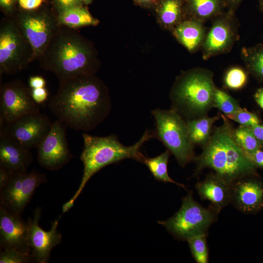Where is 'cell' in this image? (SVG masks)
Returning <instances> with one entry per match:
<instances>
[{"mask_svg":"<svg viewBox=\"0 0 263 263\" xmlns=\"http://www.w3.org/2000/svg\"><path fill=\"white\" fill-rule=\"evenodd\" d=\"M48 107L67 127L86 132L95 128L107 117L112 103L103 83L90 75L59 80Z\"/></svg>","mask_w":263,"mask_h":263,"instance_id":"6da1fadb","label":"cell"},{"mask_svg":"<svg viewBox=\"0 0 263 263\" xmlns=\"http://www.w3.org/2000/svg\"><path fill=\"white\" fill-rule=\"evenodd\" d=\"M94 52L75 29L61 26L38 58L44 70L59 80L93 75Z\"/></svg>","mask_w":263,"mask_h":263,"instance_id":"7a4b0ae2","label":"cell"},{"mask_svg":"<svg viewBox=\"0 0 263 263\" xmlns=\"http://www.w3.org/2000/svg\"><path fill=\"white\" fill-rule=\"evenodd\" d=\"M82 135L84 146L80 160L83 164V173L75 193L62 206V213L73 207L87 183L101 169L128 158L144 163L147 157L141 152L140 149L146 142L155 137L154 132L147 131L135 144L125 146L115 135L99 137L83 132Z\"/></svg>","mask_w":263,"mask_h":263,"instance_id":"3957f363","label":"cell"},{"mask_svg":"<svg viewBox=\"0 0 263 263\" xmlns=\"http://www.w3.org/2000/svg\"><path fill=\"white\" fill-rule=\"evenodd\" d=\"M223 124L213 129L203 151L197 158L199 168L213 169L230 184L254 171L255 165L245 154L234 135V129L225 116Z\"/></svg>","mask_w":263,"mask_h":263,"instance_id":"277c9868","label":"cell"},{"mask_svg":"<svg viewBox=\"0 0 263 263\" xmlns=\"http://www.w3.org/2000/svg\"><path fill=\"white\" fill-rule=\"evenodd\" d=\"M213 74L204 68L192 70L177 81L171 94L172 108L188 120L207 115L213 108Z\"/></svg>","mask_w":263,"mask_h":263,"instance_id":"5b68a950","label":"cell"},{"mask_svg":"<svg viewBox=\"0 0 263 263\" xmlns=\"http://www.w3.org/2000/svg\"><path fill=\"white\" fill-rule=\"evenodd\" d=\"M151 113L155 121V138L160 140L182 167L190 162L194 156L192 143L186 122L173 109H156Z\"/></svg>","mask_w":263,"mask_h":263,"instance_id":"8992f818","label":"cell"},{"mask_svg":"<svg viewBox=\"0 0 263 263\" xmlns=\"http://www.w3.org/2000/svg\"><path fill=\"white\" fill-rule=\"evenodd\" d=\"M35 60L32 48L13 18L0 21V74L13 75Z\"/></svg>","mask_w":263,"mask_h":263,"instance_id":"52a82bcc","label":"cell"},{"mask_svg":"<svg viewBox=\"0 0 263 263\" xmlns=\"http://www.w3.org/2000/svg\"><path fill=\"white\" fill-rule=\"evenodd\" d=\"M13 19L31 45L35 59L39 57L62 26L57 14L41 6L32 10L21 9Z\"/></svg>","mask_w":263,"mask_h":263,"instance_id":"ba28073f","label":"cell"},{"mask_svg":"<svg viewBox=\"0 0 263 263\" xmlns=\"http://www.w3.org/2000/svg\"><path fill=\"white\" fill-rule=\"evenodd\" d=\"M213 218L212 213L194 201L189 193L183 198L178 212L169 219L158 223L175 237L187 240L195 235L205 233Z\"/></svg>","mask_w":263,"mask_h":263,"instance_id":"9c48e42d","label":"cell"},{"mask_svg":"<svg viewBox=\"0 0 263 263\" xmlns=\"http://www.w3.org/2000/svg\"><path fill=\"white\" fill-rule=\"evenodd\" d=\"M46 182L45 175L36 171L12 173L7 182L0 188V207L20 215L36 189Z\"/></svg>","mask_w":263,"mask_h":263,"instance_id":"30bf717a","label":"cell"},{"mask_svg":"<svg viewBox=\"0 0 263 263\" xmlns=\"http://www.w3.org/2000/svg\"><path fill=\"white\" fill-rule=\"evenodd\" d=\"M39 113L31 89L19 79L2 84L0 89V126L27 114Z\"/></svg>","mask_w":263,"mask_h":263,"instance_id":"8fae6325","label":"cell"},{"mask_svg":"<svg viewBox=\"0 0 263 263\" xmlns=\"http://www.w3.org/2000/svg\"><path fill=\"white\" fill-rule=\"evenodd\" d=\"M52 123L47 115L40 112L29 114L0 126V134L30 150L38 147L49 132Z\"/></svg>","mask_w":263,"mask_h":263,"instance_id":"7c38bea8","label":"cell"},{"mask_svg":"<svg viewBox=\"0 0 263 263\" xmlns=\"http://www.w3.org/2000/svg\"><path fill=\"white\" fill-rule=\"evenodd\" d=\"M67 126L56 119L38 147L37 158L39 165L54 171L62 168L72 158L66 135Z\"/></svg>","mask_w":263,"mask_h":263,"instance_id":"4fadbf2b","label":"cell"},{"mask_svg":"<svg viewBox=\"0 0 263 263\" xmlns=\"http://www.w3.org/2000/svg\"><path fill=\"white\" fill-rule=\"evenodd\" d=\"M234 18V10L228 9L214 18L201 46L203 59L227 53L232 48L238 38Z\"/></svg>","mask_w":263,"mask_h":263,"instance_id":"5bb4252c","label":"cell"},{"mask_svg":"<svg viewBox=\"0 0 263 263\" xmlns=\"http://www.w3.org/2000/svg\"><path fill=\"white\" fill-rule=\"evenodd\" d=\"M41 215V209L37 207L32 218L28 219V244L32 261L46 263L49 261L52 250L62 240V235L57 230L61 216L51 223L49 231H45L38 224Z\"/></svg>","mask_w":263,"mask_h":263,"instance_id":"9a60e30c","label":"cell"},{"mask_svg":"<svg viewBox=\"0 0 263 263\" xmlns=\"http://www.w3.org/2000/svg\"><path fill=\"white\" fill-rule=\"evenodd\" d=\"M28 227V222L24 221L20 215L0 207V250L15 249L30 254Z\"/></svg>","mask_w":263,"mask_h":263,"instance_id":"2e32d148","label":"cell"},{"mask_svg":"<svg viewBox=\"0 0 263 263\" xmlns=\"http://www.w3.org/2000/svg\"><path fill=\"white\" fill-rule=\"evenodd\" d=\"M32 161L33 156L29 150L0 134V168L12 173L24 172Z\"/></svg>","mask_w":263,"mask_h":263,"instance_id":"e0dca14e","label":"cell"},{"mask_svg":"<svg viewBox=\"0 0 263 263\" xmlns=\"http://www.w3.org/2000/svg\"><path fill=\"white\" fill-rule=\"evenodd\" d=\"M229 184L217 175H211L196 186L199 195L209 201L216 207L221 208L229 197Z\"/></svg>","mask_w":263,"mask_h":263,"instance_id":"ac0fdd59","label":"cell"},{"mask_svg":"<svg viewBox=\"0 0 263 263\" xmlns=\"http://www.w3.org/2000/svg\"><path fill=\"white\" fill-rule=\"evenodd\" d=\"M234 194L238 206L245 211L263 207V187L256 182H239L235 187Z\"/></svg>","mask_w":263,"mask_h":263,"instance_id":"d6986e66","label":"cell"},{"mask_svg":"<svg viewBox=\"0 0 263 263\" xmlns=\"http://www.w3.org/2000/svg\"><path fill=\"white\" fill-rule=\"evenodd\" d=\"M174 34L190 52L202 46L206 35L202 22L194 19L180 23L175 29Z\"/></svg>","mask_w":263,"mask_h":263,"instance_id":"ffe728a7","label":"cell"},{"mask_svg":"<svg viewBox=\"0 0 263 263\" xmlns=\"http://www.w3.org/2000/svg\"><path fill=\"white\" fill-rule=\"evenodd\" d=\"M185 7L194 19L201 22L222 14L226 5L224 0H187Z\"/></svg>","mask_w":263,"mask_h":263,"instance_id":"44dd1931","label":"cell"},{"mask_svg":"<svg viewBox=\"0 0 263 263\" xmlns=\"http://www.w3.org/2000/svg\"><path fill=\"white\" fill-rule=\"evenodd\" d=\"M61 25L73 29L96 26L98 20L94 18L83 6L70 8L57 14Z\"/></svg>","mask_w":263,"mask_h":263,"instance_id":"7402d4cb","label":"cell"},{"mask_svg":"<svg viewBox=\"0 0 263 263\" xmlns=\"http://www.w3.org/2000/svg\"><path fill=\"white\" fill-rule=\"evenodd\" d=\"M219 114L205 115L187 120L190 139L194 145H204L209 138L214 123L222 116Z\"/></svg>","mask_w":263,"mask_h":263,"instance_id":"603a6c76","label":"cell"},{"mask_svg":"<svg viewBox=\"0 0 263 263\" xmlns=\"http://www.w3.org/2000/svg\"><path fill=\"white\" fill-rule=\"evenodd\" d=\"M241 56L249 72L263 81V44L243 47Z\"/></svg>","mask_w":263,"mask_h":263,"instance_id":"cb8c5ba5","label":"cell"},{"mask_svg":"<svg viewBox=\"0 0 263 263\" xmlns=\"http://www.w3.org/2000/svg\"><path fill=\"white\" fill-rule=\"evenodd\" d=\"M169 155L170 151L168 150L155 157H147L144 164L148 167L155 179L163 182L175 184L184 188L183 185L174 181L169 175L168 163Z\"/></svg>","mask_w":263,"mask_h":263,"instance_id":"d4e9b609","label":"cell"},{"mask_svg":"<svg viewBox=\"0 0 263 263\" xmlns=\"http://www.w3.org/2000/svg\"><path fill=\"white\" fill-rule=\"evenodd\" d=\"M184 0H160V18L167 25H172L178 21L185 8Z\"/></svg>","mask_w":263,"mask_h":263,"instance_id":"484cf974","label":"cell"},{"mask_svg":"<svg viewBox=\"0 0 263 263\" xmlns=\"http://www.w3.org/2000/svg\"><path fill=\"white\" fill-rule=\"evenodd\" d=\"M213 105V107L219 109L225 116L242 109L236 99L225 91L216 87L214 92Z\"/></svg>","mask_w":263,"mask_h":263,"instance_id":"4316f807","label":"cell"},{"mask_svg":"<svg viewBox=\"0 0 263 263\" xmlns=\"http://www.w3.org/2000/svg\"><path fill=\"white\" fill-rule=\"evenodd\" d=\"M234 132L245 154H251L259 149L261 145L248 127L240 125L234 129Z\"/></svg>","mask_w":263,"mask_h":263,"instance_id":"83f0119b","label":"cell"},{"mask_svg":"<svg viewBox=\"0 0 263 263\" xmlns=\"http://www.w3.org/2000/svg\"><path fill=\"white\" fill-rule=\"evenodd\" d=\"M192 255L198 263H207L208 251L205 233L195 235L187 240Z\"/></svg>","mask_w":263,"mask_h":263,"instance_id":"f1b7e54d","label":"cell"},{"mask_svg":"<svg viewBox=\"0 0 263 263\" xmlns=\"http://www.w3.org/2000/svg\"><path fill=\"white\" fill-rule=\"evenodd\" d=\"M247 75L245 71L239 67H233L226 72L224 83L226 87L232 90H239L246 84Z\"/></svg>","mask_w":263,"mask_h":263,"instance_id":"f546056e","label":"cell"},{"mask_svg":"<svg viewBox=\"0 0 263 263\" xmlns=\"http://www.w3.org/2000/svg\"><path fill=\"white\" fill-rule=\"evenodd\" d=\"M32 261L30 254L15 249L0 250V263H27Z\"/></svg>","mask_w":263,"mask_h":263,"instance_id":"4dcf8cb0","label":"cell"},{"mask_svg":"<svg viewBox=\"0 0 263 263\" xmlns=\"http://www.w3.org/2000/svg\"><path fill=\"white\" fill-rule=\"evenodd\" d=\"M228 119L232 120L242 126L252 127L260 123V120L256 114L248 111L245 109L240 110L225 116Z\"/></svg>","mask_w":263,"mask_h":263,"instance_id":"1f68e13d","label":"cell"},{"mask_svg":"<svg viewBox=\"0 0 263 263\" xmlns=\"http://www.w3.org/2000/svg\"><path fill=\"white\" fill-rule=\"evenodd\" d=\"M53 6L58 14L72 8L82 6L84 3L81 0H53Z\"/></svg>","mask_w":263,"mask_h":263,"instance_id":"d6a6232c","label":"cell"},{"mask_svg":"<svg viewBox=\"0 0 263 263\" xmlns=\"http://www.w3.org/2000/svg\"><path fill=\"white\" fill-rule=\"evenodd\" d=\"M18 0H0V6L1 11L6 17L13 18L18 11L16 4Z\"/></svg>","mask_w":263,"mask_h":263,"instance_id":"836d02e7","label":"cell"},{"mask_svg":"<svg viewBox=\"0 0 263 263\" xmlns=\"http://www.w3.org/2000/svg\"><path fill=\"white\" fill-rule=\"evenodd\" d=\"M31 94L34 101L38 104L45 102L48 95V92L45 87L31 89Z\"/></svg>","mask_w":263,"mask_h":263,"instance_id":"e575fe53","label":"cell"},{"mask_svg":"<svg viewBox=\"0 0 263 263\" xmlns=\"http://www.w3.org/2000/svg\"><path fill=\"white\" fill-rule=\"evenodd\" d=\"M44 0H18V3L21 9L32 10L41 6Z\"/></svg>","mask_w":263,"mask_h":263,"instance_id":"d590c367","label":"cell"},{"mask_svg":"<svg viewBox=\"0 0 263 263\" xmlns=\"http://www.w3.org/2000/svg\"><path fill=\"white\" fill-rule=\"evenodd\" d=\"M29 86L32 89L45 87L46 81L41 76H30L29 79Z\"/></svg>","mask_w":263,"mask_h":263,"instance_id":"8d00e7d4","label":"cell"},{"mask_svg":"<svg viewBox=\"0 0 263 263\" xmlns=\"http://www.w3.org/2000/svg\"><path fill=\"white\" fill-rule=\"evenodd\" d=\"M245 155L255 165L263 168V151L259 149L251 154Z\"/></svg>","mask_w":263,"mask_h":263,"instance_id":"74e56055","label":"cell"},{"mask_svg":"<svg viewBox=\"0 0 263 263\" xmlns=\"http://www.w3.org/2000/svg\"><path fill=\"white\" fill-rule=\"evenodd\" d=\"M249 128L260 144L263 146V125L258 124Z\"/></svg>","mask_w":263,"mask_h":263,"instance_id":"f35d334b","label":"cell"},{"mask_svg":"<svg viewBox=\"0 0 263 263\" xmlns=\"http://www.w3.org/2000/svg\"><path fill=\"white\" fill-rule=\"evenodd\" d=\"M11 173L6 169L0 168V188L7 182Z\"/></svg>","mask_w":263,"mask_h":263,"instance_id":"ab89813d","label":"cell"},{"mask_svg":"<svg viewBox=\"0 0 263 263\" xmlns=\"http://www.w3.org/2000/svg\"><path fill=\"white\" fill-rule=\"evenodd\" d=\"M254 99L257 104L263 109V88L258 89L254 94Z\"/></svg>","mask_w":263,"mask_h":263,"instance_id":"60d3db41","label":"cell"},{"mask_svg":"<svg viewBox=\"0 0 263 263\" xmlns=\"http://www.w3.org/2000/svg\"><path fill=\"white\" fill-rule=\"evenodd\" d=\"M226 6L228 8V9L234 10L240 4L242 0H224Z\"/></svg>","mask_w":263,"mask_h":263,"instance_id":"b9f144b4","label":"cell"},{"mask_svg":"<svg viewBox=\"0 0 263 263\" xmlns=\"http://www.w3.org/2000/svg\"><path fill=\"white\" fill-rule=\"evenodd\" d=\"M138 2L142 4H151L155 2L156 0H135Z\"/></svg>","mask_w":263,"mask_h":263,"instance_id":"7bdbcfd3","label":"cell"},{"mask_svg":"<svg viewBox=\"0 0 263 263\" xmlns=\"http://www.w3.org/2000/svg\"><path fill=\"white\" fill-rule=\"evenodd\" d=\"M258 1L260 9L263 13V0H258Z\"/></svg>","mask_w":263,"mask_h":263,"instance_id":"ee69618b","label":"cell"},{"mask_svg":"<svg viewBox=\"0 0 263 263\" xmlns=\"http://www.w3.org/2000/svg\"><path fill=\"white\" fill-rule=\"evenodd\" d=\"M83 3L85 4H89L93 0H81Z\"/></svg>","mask_w":263,"mask_h":263,"instance_id":"f6af8a7d","label":"cell"},{"mask_svg":"<svg viewBox=\"0 0 263 263\" xmlns=\"http://www.w3.org/2000/svg\"><path fill=\"white\" fill-rule=\"evenodd\" d=\"M184 0L186 1L187 0Z\"/></svg>","mask_w":263,"mask_h":263,"instance_id":"bcb514c9","label":"cell"}]
</instances>
